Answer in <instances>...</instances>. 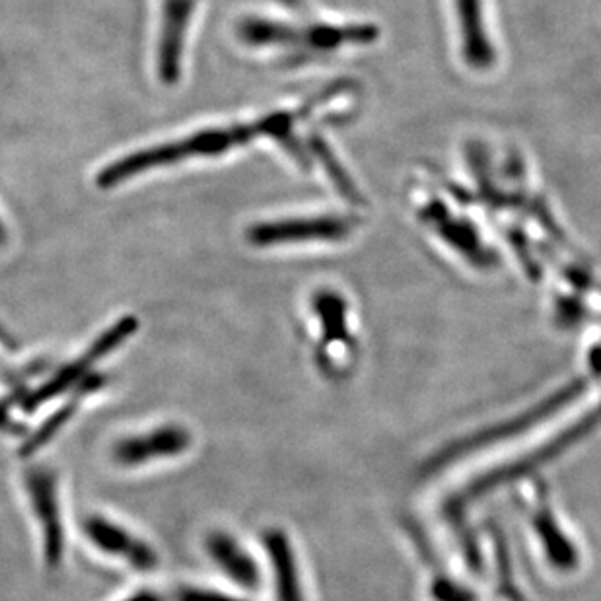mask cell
I'll use <instances>...</instances> for the list:
<instances>
[{"label": "cell", "instance_id": "1", "mask_svg": "<svg viewBox=\"0 0 601 601\" xmlns=\"http://www.w3.org/2000/svg\"><path fill=\"white\" fill-rule=\"evenodd\" d=\"M304 115V109L298 113H286L277 111L267 117H261L259 121L246 123V125H230V127H213L205 131H197L181 141L166 142L152 148H146L141 152H133L121 160H115L113 164L106 166L100 176L98 185L109 189L119 185L121 181H127L131 177L144 174L152 168H162L177 164L191 158H207V156H220L232 148L244 146L257 137H275V139H288L290 131L298 117Z\"/></svg>", "mask_w": 601, "mask_h": 601}, {"label": "cell", "instance_id": "2", "mask_svg": "<svg viewBox=\"0 0 601 601\" xmlns=\"http://www.w3.org/2000/svg\"><path fill=\"white\" fill-rule=\"evenodd\" d=\"M137 331V319L123 318L119 319L111 329H107L106 333H102L94 345L78 356L76 360L69 362L65 368H61L55 376H51L47 382H43L39 388L34 389L26 399H24V409L28 413L36 411L41 405H45L47 401L55 399L61 393H67L69 389L74 388L78 382L84 384L88 380L90 370L104 358L107 354L113 353L115 349H119L133 333Z\"/></svg>", "mask_w": 601, "mask_h": 601}, {"label": "cell", "instance_id": "3", "mask_svg": "<svg viewBox=\"0 0 601 601\" xmlns=\"http://www.w3.org/2000/svg\"><path fill=\"white\" fill-rule=\"evenodd\" d=\"M24 487L41 531L45 565L57 568L65 557V522L57 475L49 467H30L24 473Z\"/></svg>", "mask_w": 601, "mask_h": 601}, {"label": "cell", "instance_id": "4", "mask_svg": "<svg viewBox=\"0 0 601 601\" xmlns=\"http://www.w3.org/2000/svg\"><path fill=\"white\" fill-rule=\"evenodd\" d=\"M356 222L345 216H314V218H286L275 222H261L251 226L248 240L253 246H279L302 242H339L354 230Z\"/></svg>", "mask_w": 601, "mask_h": 601}, {"label": "cell", "instance_id": "5", "mask_svg": "<svg viewBox=\"0 0 601 601\" xmlns=\"http://www.w3.org/2000/svg\"><path fill=\"white\" fill-rule=\"evenodd\" d=\"M191 432L185 426L160 425L113 444V461L121 467H142L152 461L170 460L191 448Z\"/></svg>", "mask_w": 601, "mask_h": 601}, {"label": "cell", "instance_id": "6", "mask_svg": "<svg viewBox=\"0 0 601 601\" xmlns=\"http://www.w3.org/2000/svg\"><path fill=\"white\" fill-rule=\"evenodd\" d=\"M82 531L92 547L135 570H152L158 566L156 551L144 539L102 514L84 518Z\"/></svg>", "mask_w": 601, "mask_h": 601}, {"label": "cell", "instance_id": "7", "mask_svg": "<svg viewBox=\"0 0 601 601\" xmlns=\"http://www.w3.org/2000/svg\"><path fill=\"white\" fill-rule=\"evenodd\" d=\"M314 306L323 333L318 362L329 374H339L335 354H351L354 351L353 337L347 327V304L335 292H323L316 298Z\"/></svg>", "mask_w": 601, "mask_h": 601}, {"label": "cell", "instance_id": "8", "mask_svg": "<svg viewBox=\"0 0 601 601\" xmlns=\"http://www.w3.org/2000/svg\"><path fill=\"white\" fill-rule=\"evenodd\" d=\"M195 0H164L162 36L158 49V72L162 82L176 84L181 67L185 30L193 14Z\"/></svg>", "mask_w": 601, "mask_h": 601}, {"label": "cell", "instance_id": "9", "mask_svg": "<svg viewBox=\"0 0 601 601\" xmlns=\"http://www.w3.org/2000/svg\"><path fill=\"white\" fill-rule=\"evenodd\" d=\"M263 539L273 572L275 601H306L300 566L290 537L283 530H269Z\"/></svg>", "mask_w": 601, "mask_h": 601}, {"label": "cell", "instance_id": "10", "mask_svg": "<svg viewBox=\"0 0 601 601\" xmlns=\"http://www.w3.org/2000/svg\"><path fill=\"white\" fill-rule=\"evenodd\" d=\"M207 551L230 580H234L242 588H257L261 580V570L248 551L234 539L230 533L214 531L207 537Z\"/></svg>", "mask_w": 601, "mask_h": 601}, {"label": "cell", "instance_id": "11", "mask_svg": "<svg viewBox=\"0 0 601 601\" xmlns=\"http://www.w3.org/2000/svg\"><path fill=\"white\" fill-rule=\"evenodd\" d=\"M78 405H80V401L76 403V399H72L69 401L67 405H63L61 409H57L43 425L37 428L36 432L22 444V456H32V454H36L37 450L41 448V446H45L63 426L67 425L69 421H71L72 415H74V411L78 409Z\"/></svg>", "mask_w": 601, "mask_h": 601}, {"label": "cell", "instance_id": "12", "mask_svg": "<svg viewBox=\"0 0 601 601\" xmlns=\"http://www.w3.org/2000/svg\"><path fill=\"white\" fill-rule=\"evenodd\" d=\"M314 150H316V154L319 156V160L323 162V166L329 170V176L333 179V183H335V187L345 195V197H349L353 203H358L356 199H360V195L356 193V189H354L353 181L347 177V174L341 170V166H339V162L333 158V154H331V150L323 144V142L316 139L314 141Z\"/></svg>", "mask_w": 601, "mask_h": 601}, {"label": "cell", "instance_id": "13", "mask_svg": "<svg viewBox=\"0 0 601 601\" xmlns=\"http://www.w3.org/2000/svg\"><path fill=\"white\" fill-rule=\"evenodd\" d=\"M170 601H246L244 598L224 594L213 588H199V586H179L176 590L168 592Z\"/></svg>", "mask_w": 601, "mask_h": 601}, {"label": "cell", "instance_id": "14", "mask_svg": "<svg viewBox=\"0 0 601 601\" xmlns=\"http://www.w3.org/2000/svg\"><path fill=\"white\" fill-rule=\"evenodd\" d=\"M119 601H170V596H168V592L144 588V590H139V592H135V594H131V596H127V598Z\"/></svg>", "mask_w": 601, "mask_h": 601}]
</instances>
